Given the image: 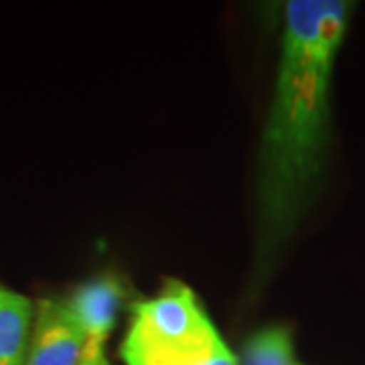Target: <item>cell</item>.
Listing matches in <instances>:
<instances>
[{
  "instance_id": "obj_1",
  "label": "cell",
  "mask_w": 365,
  "mask_h": 365,
  "mask_svg": "<svg viewBox=\"0 0 365 365\" xmlns=\"http://www.w3.org/2000/svg\"><path fill=\"white\" fill-rule=\"evenodd\" d=\"M351 4L292 0L287 4L282 57L258 170L260 254L292 234L323 173L329 143V93Z\"/></svg>"
},
{
  "instance_id": "obj_2",
  "label": "cell",
  "mask_w": 365,
  "mask_h": 365,
  "mask_svg": "<svg viewBox=\"0 0 365 365\" xmlns=\"http://www.w3.org/2000/svg\"><path fill=\"white\" fill-rule=\"evenodd\" d=\"M132 314L122 343L126 365H203L225 347L195 292L179 280L136 302Z\"/></svg>"
},
{
  "instance_id": "obj_3",
  "label": "cell",
  "mask_w": 365,
  "mask_h": 365,
  "mask_svg": "<svg viewBox=\"0 0 365 365\" xmlns=\"http://www.w3.org/2000/svg\"><path fill=\"white\" fill-rule=\"evenodd\" d=\"M88 337L67 304L41 300L25 365H83Z\"/></svg>"
},
{
  "instance_id": "obj_4",
  "label": "cell",
  "mask_w": 365,
  "mask_h": 365,
  "mask_svg": "<svg viewBox=\"0 0 365 365\" xmlns=\"http://www.w3.org/2000/svg\"><path fill=\"white\" fill-rule=\"evenodd\" d=\"M124 300V290L112 276L96 278L79 287L67 302L69 313L86 333L88 343L104 345L116 325L118 311Z\"/></svg>"
},
{
  "instance_id": "obj_5",
  "label": "cell",
  "mask_w": 365,
  "mask_h": 365,
  "mask_svg": "<svg viewBox=\"0 0 365 365\" xmlns=\"http://www.w3.org/2000/svg\"><path fill=\"white\" fill-rule=\"evenodd\" d=\"M33 319L31 300L0 287V365H25Z\"/></svg>"
},
{
  "instance_id": "obj_6",
  "label": "cell",
  "mask_w": 365,
  "mask_h": 365,
  "mask_svg": "<svg viewBox=\"0 0 365 365\" xmlns=\"http://www.w3.org/2000/svg\"><path fill=\"white\" fill-rule=\"evenodd\" d=\"M242 365H300L287 327H266L254 333L242 351Z\"/></svg>"
},
{
  "instance_id": "obj_7",
  "label": "cell",
  "mask_w": 365,
  "mask_h": 365,
  "mask_svg": "<svg viewBox=\"0 0 365 365\" xmlns=\"http://www.w3.org/2000/svg\"><path fill=\"white\" fill-rule=\"evenodd\" d=\"M83 365H110L108 364V359H106L104 345H98V343H88Z\"/></svg>"
}]
</instances>
